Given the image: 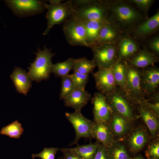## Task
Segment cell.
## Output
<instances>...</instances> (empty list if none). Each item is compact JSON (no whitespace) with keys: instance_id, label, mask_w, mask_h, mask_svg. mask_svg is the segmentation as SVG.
Returning a JSON list of instances; mask_svg holds the SVG:
<instances>
[{"instance_id":"ba28073f","label":"cell","mask_w":159,"mask_h":159,"mask_svg":"<svg viewBox=\"0 0 159 159\" xmlns=\"http://www.w3.org/2000/svg\"><path fill=\"white\" fill-rule=\"evenodd\" d=\"M92 60L99 69L110 68L117 61V44H104L91 48Z\"/></svg>"},{"instance_id":"d590c367","label":"cell","mask_w":159,"mask_h":159,"mask_svg":"<svg viewBox=\"0 0 159 159\" xmlns=\"http://www.w3.org/2000/svg\"><path fill=\"white\" fill-rule=\"evenodd\" d=\"M158 56L159 55V35L157 33L146 40L141 45Z\"/></svg>"},{"instance_id":"7c38bea8","label":"cell","mask_w":159,"mask_h":159,"mask_svg":"<svg viewBox=\"0 0 159 159\" xmlns=\"http://www.w3.org/2000/svg\"><path fill=\"white\" fill-rule=\"evenodd\" d=\"M152 138L147 128L143 125L133 126L123 141L129 151L133 153L141 151Z\"/></svg>"},{"instance_id":"5b68a950","label":"cell","mask_w":159,"mask_h":159,"mask_svg":"<svg viewBox=\"0 0 159 159\" xmlns=\"http://www.w3.org/2000/svg\"><path fill=\"white\" fill-rule=\"evenodd\" d=\"M72 16L81 20L104 21L107 20L108 10L103 0H91L88 4L73 8Z\"/></svg>"},{"instance_id":"7402d4cb","label":"cell","mask_w":159,"mask_h":159,"mask_svg":"<svg viewBox=\"0 0 159 159\" xmlns=\"http://www.w3.org/2000/svg\"><path fill=\"white\" fill-rule=\"evenodd\" d=\"M91 98L90 94L85 89L76 88L63 100L65 106L72 108L75 111H81Z\"/></svg>"},{"instance_id":"9c48e42d","label":"cell","mask_w":159,"mask_h":159,"mask_svg":"<svg viewBox=\"0 0 159 159\" xmlns=\"http://www.w3.org/2000/svg\"><path fill=\"white\" fill-rule=\"evenodd\" d=\"M159 29V10L134 28L127 34L140 46L148 38L157 33Z\"/></svg>"},{"instance_id":"e575fe53","label":"cell","mask_w":159,"mask_h":159,"mask_svg":"<svg viewBox=\"0 0 159 159\" xmlns=\"http://www.w3.org/2000/svg\"><path fill=\"white\" fill-rule=\"evenodd\" d=\"M69 76L76 88L85 89L89 79V75L74 71L72 74H69Z\"/></svg>"},{"instance_id":"277c9868","label":"cell","mask_w":159,"mask_h":159,"mask_svg":"<svg viewBox=\"0 0 159 159\" xmlns=\"http://www.w3.org/2000/svg\"><path fill=\"white\" fill-rule=\"evenodd\" d=\"M35 54V60L28 68V73L32 80L39 83L49 79L52 72V59L56 53H52L50 49L45 46L42 50L38 49Z\"/></svg>"},{"instance_id":"f546056e","label":"cell","mask_w":159,"mask_h":159,"mask_svg":"<svg viewBox=\"0 0 159 159\" xmlns=\"http://www.w3.org/2000/svg\"><path fill=\"white\" fill-rule=\"evenodd\" d=\"M24 131L20 123L15 120L9 125L3 127L0 131L1 135L8 136L11 138L19 139Z\"/></svg>"},{"instance_id":"ac0fdd59","label":"cell","mask_w":159,"mask_h":159,"mask_svg":"<svg viewBox=\"0 0 159 159\" xmlns=\"http://www.w3.org/2000/svg\"><path fill=\"white\" fill-rule=\"evenodd\" d=\"M92 138L107 148L115 140L108 122H95L92 128Z\"/></svg>"},{"instance_id":"6da1fadb","label":"cell","mask_w":159,"mask_h":159,"mask_svg":"<svg viewBox=\"0 0 159 159\" xmlns=\"http://www.w3.org/2000/svg\"><path fill=\"white\" fill-rule=\"evenodd\" d=\"M103 1L108 10L107 20L125 33L148 18L126 0Z\"/></svg>"},{"instance_id":"4316f807","label":"cell","mask_w":159,"mask_h":159,"mask_svg":"<svg viewBox=\"0 0 159 159\" xmlns=\"http://www.w3.org/2000/svg\"><path fill=\"white\" fill-rule=\"evenodd\" d=\"M107 148L110 159H129L130 158L123 140H115Z\"/></svg>"},{"instance_id":"74e56055","label":"cell","mask_w":159,"mask_h":159,"mask_svg":"<svg viewBox=\"0 0 159 159\" xmlns=\"http://www.w3.org/2000/svg\"><path fill=\"white\" fill-rule=\"evenodd\" d=\"M94 159H110L107 148L101 144L97 149Z\"/></svg>"},{"instance_id":"d6a6232c","label":"cell","mask_w":159,"mask_h":159,"mask_svg":"<svg viewBox=\"0 0 159 159\" xmlns=\"http://www.w3.org/2000/svg\"><path fill=\"white\" fill-rule=\"evenodd\" d=\"M159 117V92L158 91L146 98L141 104Z\"/></svg>"},{"instance_id":"603a6c76","label":"cell","mask_w":159,"mask_h":159,"mask_svg":"<svg viewBox=\"0 0 159 159\" xmlns=\"http://www.w3.org/2000/svg\"><path fill=\"white\" fill-rule=\"evenodd\" d=\"M10 77L16 91L26 96L32 84V80L28 73L21 68L15 67Z\"/></svg>"},{"instance_id":"1f68e13d","label":"cell","mask_w":159,"mask_h":159,"mask_svg":"<svg viewBox=\"0 0 159 159\" xmlns=\"http://www.w3.org/2000/svg\"><path fill=\"white\" fill-rule=\"evenodd\" d=\"M69 74L61 78V87L60 95V99H63L76 89L70 78Z\"/></svg>"},{"instance_id":"60d3db41","label":"cell","mask_w":159,"mask_h":159,"mask_svg":"<svg viewBox=\"0 0 159 159\" xmlns=\"http://www.w3.org/2000/svg\"><path fill=\"white\" fill-rule=\"evenodd\" d=\"M57 159H64L63 157H62L60 158H59Z\"/></svg>"},{"instance_id":"52a82bcc","label":"cell","mask_w":159,"mask_h":159,"mask_svg":"<svg viewBox=\"0 0 159 159\" xmlns=\"http://www.w3.org/2000/svg\"><path fill=\"white\" fill-rule=\"evenodd\" d=\"M123 91L136 105L142 103L146 98L140 87L139 69L130 65L127 63L126 84Z\"/></svg>"},{"instance_id":"5bb4252c","label":"cell","mask_w":159,"mask_h":159,"mask_svg":"<svg viewBox=\"0 0 159 159\" xmlns=\"http://www.w3.org/2000/svg\"><path fill=\"white\" fill-rule=\"evenodd\" d=\"M95 86L99 92L105 95L109 94L117 88L112 66L105 69H99L92 74Z\"/></svg>"},{"instance_id":"f35d334b","label":"cell","mask_w":159,"mask_h":159,"mask_svg":"<svg viewBox=\"0 0 159 159\" xmlns=\"http://www.w3.org/2000/svg\"><path fill=\"white\" fill-rule=\"evenodd\" d=\"M59 150L62 152L64 159H81L68 148H63Z\"/></svg>"},{"instance_id":"30bf717a","label":"cell","mask_w":159,"mask_h":159,"mask_svg":"<svg viewBox=\"0 0 159 159\" xmlns=\"http://www.w3.org/2000/svg\"><path fill=\"white\" fill-rule=\"evenodd\" d=\"M65 116L73 126L76 133L75 139L70 145L78 144L79 140L81 138L88 139L92 138V128L94 121L85 117L81 111L66 112Z\"/></svg>"},{"instance_id":"3957f363","label":"cell","mask_w":159,"mask_h":159,"mask_svg":"<svg viewBox=\"0 0 159 159\" xmlns=\"http://www.w3.org/2000/svg\"><path fill=\"white\" fill-rule=\"evenodd\" d=\"M62 1L61 0H51L49 1V4H46L47 26L43 33L44 35L48 34L55 25L64 23L72 16L73 8L72 0H68L62 3Z\"/></svg>"},{"instance_id":"2e32d148","label":"cell","mask_w":159,"mask_h":159,"mask_svg":"<svg viewBox=\"0 0 159 159\" xmlns=\"http://www.w3.org/2000/svg\"><path fill=\"white\" fill-rule=\"evenodd\" d=\"M126 61L129 65L133 67L142 69L159 62V58L145 47L142 46L139 51Z\"/></svg>"},{"instance_id":"8d00e7d4","label":"cell","mask_w":159,"mask_h":159,"mask_svg":"<svg viewBox=\"0 0 159 159\" xmlns=\"http://www.w3.org/2000/svg\"><path fill=\"white\" fill-rule=\"evenodd\" d=\"M59 148H45L40 153L32 154V157L33 159L36 157H39L41 159H55V154Z\"/></svg>"},{"instance_id":"d4e9b609","label":"cell","mask_w":159,"mask_h":159,"mask_svg":"<svg viewBox=\"0 0 159 159\" xmlns=\"http://www.w3.org/2000/svg\"><path fill=\"white\" fill-rule=\"evenodd\" d=\"M116 84L123 90L126 84L127 63L126 61L118 60L112 66Z\"/></svg>"},{"instance_id":"f1b7e54d","label":"cell","mask_w":159,"mask_h":159,"mask_svg":"<svg viewBox=\"0 0 159 159\" xmlns=\"http://www.w3.org/2000/svg\"><path fill=\"white\" fill-rule=\"evenodd\" d=\"M74 59L69 58L66 60L52 64V72L57 77H62L68 75L69 72L73 69Z\"/></svg>"},{"instance_id":"e0dca14e","label":"cell","mask_w":159,"mask_h":159,"mask_svg":"<svg viewBox=\"0 0 159 159\" xmlns=\"http://www.w3.org/2000/svg\"><path fill=\"white\" fill-rule=\"evenodd\" d=\"M125 34L117 26L107 20L101 28L95 46L104 44H117Z\"/></svg>"},{"instance_id":"44dd1931","label":"cell","mask_w":159,"mask_h":159,"mask_svg":"<svg viewBox=\"0 0 159 159\" xmlns=\"http://www.w3.org/2000/svg\"><path fill=\"white\" fill-rule=\"evenodd\" d=\"M118 60L126 61L137 52L141 46L127 34H125L117 43Z\"/></svg>"},{"instance_id":"9a60e30c","label":"cell","mask_w":159,"mask_h":159,"mask_svg":"<svg viewBox=\"0 0 159 159\" xmlns=\"http://www.w3.org/2000/svg\"><path fill=\"white\" fill-rule=\"evenodd\" d=\"M92 103L93 106V121L108 122L111 113L105 95L99 92H95L92 99Z\"/></svg>"},{"instance_id":"ab89813d","label":"cell","mask_w":159,"mask_h":159,"mask_svg":"<svg viewBox=\"0 0 159 159\" xmlns=\"http://www.w3.org/2000/svg\"><path fill=\"white\" fill-rule=\"evenodd\" d=\"M129 159H146L141 155H138L135 157L132 158H130Z\"/></svg>"},{"instance_id":"8fae6325","label":"cell","mask_w":159,"mask_h":159,"mask_svg":"<svg viewBox=\"0 0 159 159\" xmlns=\"http://www.w3.org/2000/svg\"><path fill=\"white\" fill-rule=\"evenodd\" d=\"M6 4L16 15L25 17L39 14L46 9L44 1L35 0H7Z\"/></svg>"},{"instance_id":"cb8c5ba5","label":"cell","mask_w":159,"mask_h":159,"mask_svg":"<svg viewBox=\"0 0 159 159\" xmlns=\"http://www.w3.org/2000/svg\"><path fill=\"white\" fill-rule=\"evenodd\" d=\"M80 20L84 24L87 42L91 49L95 46L101 28L104 23L107 20L104 21Z\"/></svg>"},{"instance_id":"ffe728a7","label":"cell","mask_w":159,"mask_h":159,"mask_svg":"<svg viewBox=\"0 0 159 159\" xmlns=\"http://www.w3.org/2000/svg\"><path fill=\"white\" fill-rule=\"evenodd\" d=\"M139 116L146 125L153 138L158 137L159 117L142 104L136 105Z\"/></svg>"},{"instance_id":"7a4b0ae2","label":"cell","mask_w":159,"mask_h":159,"mask_svg":"<svg viewBox=\"0 0 159 159\" xmlns=\"http://www.w3.org/2000/svg\"><path fill=\"white\" fill-rule=\"evenodd\" d=\"M111 111L125 118L133 124L139 115L136 105L128 97L124 92L117 87L113 92L105 95Z\"/></svg>"},{"instance_id":"d6986e66","label":"cell","mask_w":159,"mask_h":159,"mask_svg":"<svg viewBox=\"0 0 159 159\" xmlns=\"http://www.w3.org/2000/svg\"><path fill=\"white\" fill-rule=\"evenodd\" d=\"M111 116L108 122L115 140H123L133 126L123 117L111 111Z\"/></svg>"},{"instance_id":"836d02e7","label":"cell","mask_w":159,"mask_h":159,"mask_svg":"<svg viewBox=\"0 0 159 159\" xmlns=\"http://www.w3.org/2000/svg\"><path fill=\"white\" fill-rule=\"evenodd\" d=\"M148 143L145 154L147 159H159V140L158 138H153Z\"/></svg>"},{"instance_id":"4fadbf2b","label":"cell","mask_w":159,"mask_h":159,"mask_svg":"<svg viewBox=\"0 0 159 159\" xmlns=\"http://www.w3.org/2000/svg\"><path fill=\"white\" fill-rule=\"evenodd\" d=\"M139 69L140 87L146 97L158 91L159 68L153 65Z\"/></svg>"},{"instance_id":"4dcf8cb0","label":"cell","mask_w":159,"mask_h":159,"mask_svg":"<svg viewBox=\"0 0 159 159\" xmlns=\"http://www.w3.org/2000/svg\"><path fill=\"white\" fill-rule=\"evenodd\" d=\"M134 5L146 18H148V12L151 7L155 1V0H126Z\"/></svg>"},{"instance_id":"484cf974","label":"cell","mask_w":159,"mask_h":159,"mask_svg":"<svg viewBox=\"0 0 159 159\" xmlns=\"http://www.w3.org/2000/svg\"><path fill=\"white\" fill-rule=\"evenodd\" d=\"M100 143L96 141L89 144L78 145L72 148H68L81 159H94L96 152Z\"/></svg>"},{"instance_id":"8992f818","label":"cell","mask_w":159,"mask_h":159,"mask_svg":"<svg viewBox=\"0 0 159 159\" xmlns=\"http://www.w3.org/2000/svg\"><path fill=\"white\" fill-rule=\"evenodd\" d=\"M63 30L67 42L70 45L89 47L85 28L80 19L73 16L70 17L63 23Z\"/></svg>"},{"instance_id":"83f0119b","label":"cell","mask_w":159,"mask_h":159,"mask_svg":"<svg viewBox=\"0 0 159 159\" xmlns=\"http://www.w3.org/2000/svg\"><path fill=\"white\" fill-rule=\"evenodd\" d=\"M96 67L92 60H90L83 57L74 59L73 70L83 74L89 75L93 72Z\"/></svg>"}]
</instances>
